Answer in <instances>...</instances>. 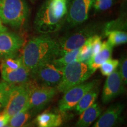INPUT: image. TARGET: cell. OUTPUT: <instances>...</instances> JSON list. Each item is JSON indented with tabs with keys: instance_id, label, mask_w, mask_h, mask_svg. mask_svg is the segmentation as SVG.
Masks as SVG:
<instances>
[{
	"instance_id": "6da1fadb",
	"label": "cell",
	"mask_w": 127,
	"mask_h": 127,
	"mask_svg": "<svg viewBox=\"0 0 127 127\" xmlns=\"http://www.w3.org/2000/svg\"><path fill=\"white\" fill-rule=\"evenodd\" d=\"M21 57L31 75L41 65L59 57L58 42L48 34L35 36L23 46Z\"/></svg>"
},
{
	"instance_id": "7a4b0ae2",
	"label": "cell",
	"mask_w": 127,
	"mask_h": 127,
	"mask_svg": "<svg viewBox=\"0 0 127 127\" xmlns=\"http://www.w3.org/2000/svg\"><path fill=\"white\" fill-rule=\"evenodd\" d=\"M29 8L24 0H0V18L2 23L20 28L26 24Z\"/></svg>"
},
{
	"instance_id": "3957f363",
	"label": "cell",
	"mask_w": 127,
	"mask_h": 127,
	"mask_svg": "<svg viewBox=\"0 0 127 127\" xmlns=\"http://www.w3.org/2000/svg\"><path fill=\"white\" fill-rule=\"evenodd\" d=\"M87 63L73 61L64 68L61 80L56 86L59 93H65L72 87L85 82L94 74Z\"/></svg>"
},
{
	"instance_id": "277c9868",
	"label": "cell",
	"mask_w": 127,
	"mask_h": 127,
	"mask_svg": "<svg viewBox=\"0 0 127 127\" xmlns=\"http://www.w3.org/2000/svg\"><path fill=\"white\" fill-rule=\"evenodd\" d=\"M34 82L12 84L4 112L10 118L26 108Z\"/></svg>"
},
{
	"instance_id": "5b68a950",
	"label": "cell",
	"mask_w": 127,
	"mask_h": 127,
	"mask_svg": "<svg viewBox=\"0 0 127 127\" xmlns=\"http://www.w3.org/2000/svg\"><path fill=\"white\" fill-rule=\"evenodd\" d=\"M99 29L97 24H90L62 37L58 41L59 57L70 51L81 47L89 38L98 35Z\"/></svg>"
},
{
	"instance_id": "8992f818",
	"label": "cell",
	"mask_w": 127,
	"mask_h": 127,
	"mask_svg": "<svg viewBox=\"0 0 127 127\" xmlns=\"http://www.w3.org/2000/svg\"><path fill=\"white\" fill-rule=\"evenodd\" d=\"M64 68L55 59L44 63L31 74V78L37 84L45 86L56 87L61 80Z\"/></svg>"
},
{
	"instance_id": "52a82bcc",
	"label": "cell",
	"mask_w": 127,
	"mask_h": 127,
	"mask_svg": "<svg viewBox=\"0 0 127 127\" xmlns=\"http://www.w3.org/2000/svg\"><path fill=\"white\" fill-rule=\"evenodd\" d=\"M56 87L45 86L34 82L30 91L26 108L38 113L50 103L58 93Z\"/></svg>"
},
{
	"instance_id": "ba28073f",
	"label": "cell",
	"mask_w": 127,
	"mask_h": 127,
	"mask_svg": "<svg viewBox=\"0 0 127 127\" xmlns=\"http://www.w3.org/2000/svg\"><path fill=\"white\" fill-rule=\"evenodd\" d=\"M96 79L90 82H84L69 88L64 93V95L58 103V111L62 114H65L74 109L85 93L93 87L98 85Z\"/></svg>"
},
{
	"instance_id": "9c48e42d",
	"label": "cell",
	"mask_w": 127,
	"mask_h": 127,
	"mask_svg": "<svg viewBox=\"0 0 127 127\" xmlns=\"http://www.w3.org/2000/svg\"><path fill=\"white\" fill-rule=\"evenodd\" d=\"M24 44V40L19 35L12 32L0 31V60L17 57Z\"/></svg>"
},
{
	"instance_id": "30bf717a",
	"label": "cell",
	"mask_w": 127,
	"mask_h": 127,
	"mask_svg": "<svg viewBox=\"0 0 127 127\" xmlns=\"http://www.w3.org/2000/svg\"><path fill=\"white\" fill-rule=\"evenodd\" d=\"M125 84L118 68L107 77L102 89L101 99L104 104H108L125 92Z\"/></svg>"
},
{
	"instance_id": "8fae6325",
	"label": "cell",
	"mask_w": 127,
	"mask_h": 127,
	"mask_svg": "<svg viewBox=\"0 0 127 127\" xmlns=\"http://www.w3.org/2000/svg\"><path fill=\"white\" fill-rule=\"evenodd\" d=\"M94 0H74L69 9L66 21L71 27L84 23L88 18Z\"/></svg>"
},
{
	"instance_id": "7c38bea8",
	"label": "cell",
	"mask_w": 127,
	"mask_h": 127,
	"mask_svg": "<svg viewBox=\"0 0 127 127\" xmlns=\"http://www.w3.org/2000/svg\"><path fill=\"white\" fill-rule=\"evenodd\" d=\"M64 22L55 19L50 15L44 5L41 6L35 18V29L42 34H48L58 31Z\"/></svg>"
},
{
	"instance_id": "4fadbf2b",
	"label": "cell",
	"mask_w": 127,
	"mask_h": 127,
	"mask_svg": "<svg viewBox=\"0 0 127 127\" xmlns=\"http://www.w3.org/2000/svg\"><path fill=\"white\" fill-rule=\"evenodd\" d=\"M124 109V104L112 105L99 115L91 127H114L120 121Z\"/></svg>"
},
{
	"instance_id": "5bb4252c",
	"label": "cell",
	"mask_w": 127,
	"mask_h": 127,
	"mask_svg": "<svg viewBox=\"0 0 127 127\" xmlns=\"http://www.w3.org/2000/svg\"><path fill=\"white\" fill-rule=\"evenodd\" d=\"M1 71L3 80L10 84L27 82L30 81V78L31 77L30 71L25 67L24 65L14 70L1 68Z\"/></svg>"
},
{
	"instance_id": "9a60e30c",
	"label": "cell",
	"mask_w": 127,
	"mask_h": 127,
	"mask_svg": "<svg viewBox=\"0 0 127 127\" xmlns=\"http://www.w3.org/2000/svg\"><path fill=\"white\" fill-rule=\"evenodd\" d=\"M102 109L98 102H95L80 114L75 127H89L101 114Z\"/></svg>"
},
{
	"instance_id": "2e32d148",
	"label": "cell",
	"mask_w": 127,
	"mask_h": 127,
	"mask_svg": "<svg viewBox=\"0 0 127 127\" xmlns=\"http://www.w3.org/2000/svg\"><path fill=\"white\" fill-rule=\"evenodd\" d=\"M68 0H47L44 5L48 14L56 20L64 22L68 12Z\"/></svg>"
},
{
	"instance_id": "e0dca14e",
	"label": "cell",
	"mask_w": 127,
	"mask_h": 127,
	"mask_svg": "<svg viewBox=\"0 0 127 127\" xmlns=\"http://www.w3.org/2000/svg\"><path fill=\"white\" fill-rule=\"evenodd\" d=\"M63 121V114L51 111H45L37 115L35 118L38 127H60Z\"/></svg>"
},
{
	"instance_id": "ac0fdd59",
	"label": "cell",
	"mask_w": 127,
	"mask_h": 127,
	"mask_svg": "<svg viewBox=\"0 0 127 127\" xmlns=\"http://www.w3.org/2000/svg\"><path fill=\"white\" fill-rule=\"evenodd\" d=\"M113 50V47L110 45L108 41H104L102 43V48L98 53L92 57L88 63L89 67L94 72L99 68L103 63L111 58Z\"/></svg>"
},
{
	"instance_id": "d6986e66",
	"label": "cell",
	"mask_w": 127,
	"mask_h": 127,
	"mask_svg": "<svg viewBox=\"0 0 127 127\" xmlns=\"http://www.w3.org/2000/svg\"><path fill=\"white\" fill-rule=\"evenodd\" d=\"M99 94V85H96V86L93 87L90 91L85 93L80 99V101L78 102V104L74 108L75 112L77 114H80L88 107H91L92 105L96 102Z\"/></svg>"
},
{
	"instance_id": "ffe728a7",
	"label": "cell",
	"mask_w": 127,
	"mask_h": 127,
	"mask_svg": "<svg viewBox=\"0 0 127 127\" xmlns=\"http://www.w3.org/2000/svg\"><path fill=\"white\" fill-rule=\"evenodd\" d=\"M36 115L33 111L25 108L11 118L8 125L11 127H26L28 121Z\"/></svg>"
},
{
	"instance_id": "44dd1931",
	"label": "cell",
	"mask_w": 127,
	"mask_h": 127,
	"mask_svg": "<svg viewBox=\"0 0 127 127\" xmlns=\"http://www.w3.org/2000/svg\"><path fill=\"white\" fill-rule=\"evenodd\" d=\"M104 35L108 37V42L113 47L127 42V34L124 31L115 30L108 32Z\"/></svg>"
},
{
	"instance_id": "7402d4cb",
	"label": "cell",
	"mask_w": 127,
	"mask_h": 127,
	"mask_svg": "<svg viewBox=\"0 0 127 127\" xmlns=\"http://www.w3.org/2000/svg\"><path fill=\"white\" fill-rule=\"evenodd\" d=\"M79 48L70 51L64 54L63 56L55 58V61L60 66L64 68V66L68 64L73 61H77L78 55L79 54Z\"/></svg>"
},
{
	"instance_id": "603a6c76",
	"label": "cell",
	"mask_w": 127,
	"mask_h": 127,
	"mask_svg": "<svg viewBox=\"0 0 127 127\" xmlns=\"http://www.w3.org/2000/svg\"><path fill=\"white\" fill-rule=\"evenodd\" d=\"M127 28V23L124 18H120L117 20L111 21L106 24L105 27L103 29L104 34L108 32L115 30L124 31Z\"/></svg>"
},
{
	"instance_id": "cb8c5ba5",
	"label": "cell",
	"mask_w": 127,
	"mask_h": 127,
	"mask_svg": "<svg viewBox=\"0 0 127 127\" xmlns=\"http://www.w3.org/2000/svg\"><path fill=\"white\" fill-rule=\"evenodd\" d=\"M119 61L118 60L109 58L104 63H103L100 66V71L101 74L104 76H108L110 75L118 68Z\"/></svg>"
},
{
	"instance_id": "d4e9b609",
	"label": "cell",
	"mask_w": 127,
	"mask_h": 127,
	"mask_svg": "<svg viewBox=\"0 0 127 127\" xmlns=\"http://www.w3.org/2000/svg\"><path fill=\"white\" fill-rule=\"evenodd\" d=\"M24 64L22 60L21 57L18 58H8L2 60V63L1 64V68L14 70L17 69L23 65Z\"/></svg>"
},
{
	"instance_id": "484cf974",
	"label": "cell",
	"mask_w": 127,
	"mask_h": 127,
	"mask_svg": "<svg viewBox=\"0 0 127 127\" xmlns=\"http://www.w3.org/2000/svg\"><path fill=\"white\" fill-rule=\"evenodd\" d=\"M12 84L5 81L0 82V110L4 108L7 104L8 97Z\"/></svg>"
},
{
	"instance_id": "4316f807",
	"label": "cell",
	"mask_w": 127,
	"mask_h": 127,
	"mask_svg": "<svg viewBox=\"0 0 127 127\" xmlns=\"http://www.w3.org/2000/svg\"><path fill=\"white\" fill-rule=\"evenodd\" d=\"M93 56L91 47L88 42H85L81 47L79 48V54L78 55L77 61L88 63Z\"/></svg>"
},
{
	"instance_id": "83f0119b",
	"label": "cell",
	"mask_w": 127,
	"mask_h": 127,
	"mask_svg": "<svg viewBox=\"0 0 127 127\" xmlns=\"http://www.w3.org/2000/svg\"><path fill=\"white\" fill-rule=\"evenodd\" d=\"M101 39H102V38L101 36L98 35H95L87 40V42H88L91 47L92 55H93L92 57L96 55L101 50L102 45Z\"/></svg>"
},
{
	"instance_id": "f1b7e54d",
	"label": "cell",
	"mask_w": 127,
	"mask_h": 127,
	"mask_svg": "<svg viewBox=\"0 0 127 127\" xmlns=\"http://www.w3.org/2000/svg\"><path fill=\"white\" fill-rule=\"evenodd\" d=\"M113 0H94L93 5L96 11L107 10L112 6Z\"/></svg>"
},
{
	"instance_id": "f546056e",
	"label": "cell",
	"mask_w": 127,
	"mask_h": 127,
	"mask_svg": "<svg viewBox=\"0 0 127 127\" xmlns=\"http://www.w3.org/2000/svg\"><path fill=\"white\" fill-rule=\"evenodd\" d=\"M118 68L123 81L125 85L127 83V59L125 56L121 57V60L119 61Z\"/></svg>"
},
{
	"instance_id": "4dcf8cb0",
	"label": "cell",
	"mask_w": 127,
	"mask_h": 127,
	"mask_svg": "<svg viewBox=\"0 0 127 127\" xmlns=\"http://www.w3.org/2000/svg\"><path fill=\"white\" fill-rule=\"evenodd\" d=\"M11 118L4 111L0 113V127H4L8 124Z\"/></svg>"
},
{
	"instance_id": "1f68e13d",
	"label": "cell",
	"mask_w": 127,
	"mask_h": 127,
	"mask_svg": "<svg viewBox=\"0 0 127 127\" xmlns=\"http://www.w3.org/2000/svg\"><path fill=\"white\" fill-rule=\"evenodd\" d=\"M5 30H7V28L3 25V23L1 20V18H0V31H5Z\"/></svg>"
},
{
	"instance_id": "d6a6232c",
	"label": "cell",
	"mask_w": 127,
	"mask_h": 127,
	"mask_svg": "<svg viewBox=\"0 0 127 127\" xmlns=\"http://www.w3.org/2000/svg\"><path fill=\"white\" fill-rule=\"evenodd\" d=\"M4 127H11L9 126V125L8 124V125H5V126Z\"/></svg>"
}]
</instances>
